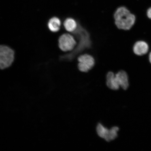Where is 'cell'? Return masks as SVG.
<instances>
[{"label":"cell","mask_w":151,"mask_h":151,"mask_svg":"<svg viewBox=\"0 0 151 151\" xmlns=\"http://www.w3.org/2000/svg\"><path fill=\"white\" fill-rule=\"evenodd\" d=\"M14 59V50L4 45H0V69H4L12 65Z\"/></svg>","instance_id":"obj_2"},{"label":"cell","mask_w":151,"mask_h":151,"mask_svg":"<svg viewBox=\"0 0 151 151\" xmlns=\"http://www.w3.org/2000/svg\"><path fill=\"white\" fill-rule=\"evenodd\" d=\"M115 24L121 30H129L135 23L136 17L128 9L124 7H119L114 13Z\"/></svg>","instance_id":"obj_1"},{"label":"cell","mask_w":151,"mask_h":151,"mask_svg":"<svg viewBox=\"0 0 151 151\" xmlns=\"http://www.w3.org/2000/svg\"><path fill=\"white\" fill-rule=\"evenodd\" d=\"M63 25L66 31L72 32L77 27V24L76 20L72 18L66 19L64 22Z\"/></svg>","instance_id":"obj_9"},{"label":"cell","mask_w":151,"mask_h":151,"mask_svg":"<svg viewBox=\"0 0 151 151\" xmlns=\"http://www.w3.org/2000/svg\"><path fill=\"white\" fill-rule=\"evenodd\" d=\"M133 51L137 56L144 55L148 52L149 47L148 45L143 41H139L135 42L133 47Z\"/></svg>","instance_id":"obj_7"},{"label":"cell","mask_w":151,"mask_h":151,"mask_svg":"<svg viewBox=\"0 0 151 151\" xmlns=\"http://www.w3.org/2000/svg\"><path fill=\"white\" fill-rule=\"evenodd\" d=\"M147 14L148 17L151 19V7L147 10Z\"/></svg>","instance_id":"obj_10"},{"label":"cell","mask_w":151,"mask_h":151,"mask_svg":"<svg viewBox=\"0 0 151 151\" xmlns=\"http://www.w3.org/2000/svg\"><path fill=\"white\" fill-rule=\"evenodd\" d=\"M110 84L114 90L119 89L120 87L124 90H127L129 87V78L126 72L120 70L113 75L110 79Z\"/></svg>","instance_id":"obj_3"},{"label":"cell","mask_w":151,"mask_h":151,"mask_svg":"<svg viewBox=\"0 0 151 151\" xmlns=\"http://www.w3.org/2000/svg\"><path fill=\"white\" fill-rule=\"evenodd\" d=\"M76 44V41L74 37L70 34H63L58 39V46L60 50L63 52L72 50Z\"/></svg>","instance_id":"obj_4"},{"label":"cell","mask_w":151,"mask_h":151,"mask_svg":"<svg viewBox=\"0 0 151 151\" xmlns=\"http://www.w3.org/2000/svg\"><path fill=\"white\" fill-rule=\"evenodd\" d=\"M61 21L59 18L54 17L49 20L48 28L52 32H56L59 31L61 26Z\"/></svg>","instance_id":"obj_8"},{"label":"cell","mask_w":151,"mask_h":151,"mask_svg":"<svg viewBox=\"0 0 151 151\" xmlns=\"http://www.w3.org/2000/svg\"><path fill=\"white\" fill-rule=\"evenodd\" d=\"M119 131V128L117 127H114L109 129L101 124H98L97 127L98 135L107 142H110L116 139L118 137Z\"/></svg>","instance_id":"obj_5"},{"label":"cell","mask_w":151,"mask_h":151,"mask_svg":"<svg viewBox=\"0 0 151 151\" xmlns=\"http://www.w3.org/2000/svg\"><path fill=\"white\" fill-rule=\"evenodd\" d=\"M149 60L150 63L151 64V52H150L149 55Z\"/></svg>","instance_id":"obj_11"},{"label":"cell","mask_w":151,"mask_h":151,"mask_svg":"<svg viewBox=\"0 0 151 151\" xmlns=\"http://www.w3.org/2000/svg\"><path fill=\"white\" fill-rule=\"evenodd\" d=\"M78 67L81 72L87 73L91 70L95 65V61L93 57L88 54H84L78 58Z\"/></svg>","instance_id":"obj_6"}]
</instances>
